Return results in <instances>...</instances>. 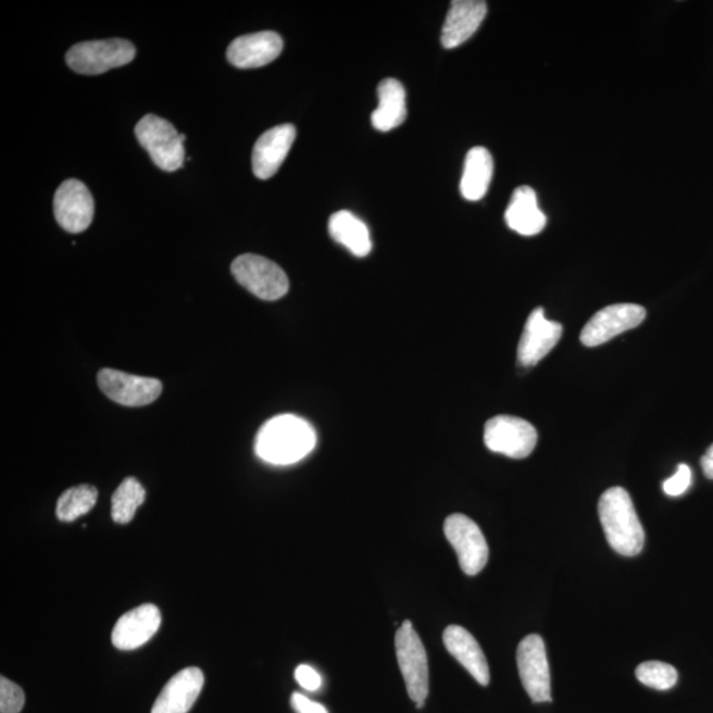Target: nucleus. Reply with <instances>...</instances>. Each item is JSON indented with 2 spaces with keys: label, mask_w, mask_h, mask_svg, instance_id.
<instances>
[{
  "label": "nucleus",
  "mask_w": 713,
  "mask_h": 713,
  "mask_svg": "<svg viewBox=\"0 0 713 713\" xmlns=\"http://www.w3.org/2000/svg\"><path fill=\"white\" fill-rule=\"evenodd\" d=\"M146 500V490L137 478L123 479L112 498V516L116 524L126 525L134 520L138 508Z\"/></svg>",
  "instance_id": "24"
},
{
  "label": "nucleus",
  "mask_w": 713,
  "mask_h": 713,
  "mask_svg": "<svg viewBox=\"0 0 713 713\" xmlns=\"http://www.w3.org/2000/svg\"><path fill=\"white\" fill-rule=\"evenodd\" d=\"M283 51V40L273 30L239 36L227 48L226 57L239 70H253L273 63Z\"/></svg>",
  "instance_id": "14"
},
{
  "label": "nucleus",
  "mask_w": 713,
  "mask_h": 713,
  "mask_svg": "<svg viewBox=\"0 0 713 713\" xmlns=\"http://www.w3.org/2000/svg\"><path fill=\"white\" fill-rule=\"evenodd\" d=\"M204 674L187 667L172 676L153 703L151 713H188L204 687Z\"/></svg>",
  "instance_id": "17"
},
{
  "label": "nucleus",
  "mask_w": 713,
  "mask_h": 713,
  "mask_svg": "<svg viewBox=\"0 0 713 713\" xmlns=\"http://www.w3.org/2000/svg\"><path fill=\"white\" fill-rule=\"evenodd\" d=\"M317 436L299 416L279 415L264 423L255 439L258 458L274 465L298 463L315 450Z\"/></svg>",
  "instance_id": "1"
},
{
  "label": "nucleus",
  "mask_w": 713,
  "mask_h": 713,
  "mask_svg": "<svg viewBox=\"0 0 713 713\" xmlns=\"http://www.w3.org/2000/svg\"><path fill=\"white\" fill-rule=\"evenodd\" d=\"M495 164L490 152L484 147H475L465 159L463 177H461L460 190L463 198L470 201H478L487 195L491 177H493Z\"/></svg>",
  "instance_id": "22"
},
{
  "label": "nucleus",
  "mask_w": 713,
  "mask_h": 713,
  "mask_svg": "<svg viewBox=\"0 0 713 713\" xmlns=\"http://www.w3.org/2000/svg\"><path fill=\"white\" fill-rule=\"evenodd\" d=\"M484 441L491 452L520 460L530 456L537 447L538 434L533 424L522 417L498 415L485 424Z\"/></svg>",
  "instance_id": "7"
},
{
  "label": "nucleus",
  "mask_w": 713,
  "mask_h": 713,
  "mask_svg": "<svg viewBox=\"0 0 713 713\" xmlns=\"http://www.w3.org/2000/svg\"><path fill=\"white\" fill-rule=\"evenodd\" d=\"M162 624V614L158 606L145 604L128 611L116 621L112 641L120 650H135L157 635Z\"/></svg>",
  "instance_id": "15"
},
{
  "label": "nucleus",
  "mask_w": 713,
  "mask_h": 713,
  "mask_svg": "<svg viewBox=\"0 0 713 713\" xmlns=\"http://www.w3.org/2000/svg\"><path fill=\"white\" fill-rule=\"evenodd\" d=\"M599 516L608 543L623 556H637L645 545V531L631 498L624 488L604 491L599 501Z\"/></svg>",
  "instance_id": "2"
},
{
  "label": "nucleus",
  "mask_w": 713,
  "mask_h": 713,
  "mask_svg": "<svg viewBox=\"0 0 713 713\" xmlns=\"http://www.w3.org/2000/svg\"><path fill=\"white\" fill-rule=\"evenodd\" d=\"M135 135L160 170L175 172L184 165L186 135L178 134L168 121L149 114L135 127Z\"/></svg>",
  "instance_id": "4"
},
{
  "label": "nucleus",
  "mask_w": 713,
  "mask_h": 713,
  "mask_svg": "<svg viewBox=\"0 0 713 713\" xmlns=\"http://www.w3.org/2000/svg\"><path fill=\"white\" fill-rule=\"evenodd\" d=\"M702 468L706 478L713 479V458L709 453H705L702 460Z\"/></svg>",
  "instance_id": "31"
},
{
  "label": "nucleus",
  "mask_w": 713,
  "mask_h": 713,
  "mask_svg": "<svg viewBox=\"0 0 713 713\" xmlns=\"http://www.w3.org/2000/svg\"><path fill=\"white\" fill-rule=\"evenodd\" d=\"M297 128L290 123L272 128L257 140L253 150L254 175L261 180L273 177L282 167L288 152H290Z\"/></svg>",
  "instance_id": "16"
},
{
  "label": "nucleus",
  "mask_w": 713,
  "mask_h": 713,
  "mask_svg": "<svg viewBox=\"0 0 713 713\" xmlns=\"http://www.w3.org/2000/svg\"><path fill=\"white\" fill-rule=\"evenodd\" d=\"M295 679L307 691H317L323 685L322 676L309 665H300L295 670Z\"/></svg>",
  "instance_id": "29"
},
{
  "label": "nucleus",
  "mask_w": 713,
  "mask_h": 713,
  "mask_svg": "<svg viewBox=\"0 0 713 713\" xmlns=\"http://www.w3.org/2000/svg\"><path fill=\"white\" fill-rule=\"evenodd\" d=\"M329 235L355 257L364 258L372 251L373 245L367 226L364 221L348 211L332 214Z\"/></svg>",
  "instance_id": "23"
},
{
  "label": "nucleus",
  "mask_w": 713,
  "mask_h": 713,
  "mask_svg": "<svg viewBox=\"0 0 713 713\" xmlns=\"http://www.w3.org/2000/svg\"><path fill=\"white\" fill-rule=\"evenodd\" d=\"M396 651L409 697L416 703V709L422 710L429 691L428 656L411 621H404L398 629Z\"/></svg>",
  "instance_id": "3"
},
{
  "label": "nucleus",
  "mask_w": 713,
  "mask_h": 713,
  "mask_svg": "<svg viewBox=\"0 0 713 713\" xmlns=\"http://www.w3.org/2000/svg\"><path fill=\"white\" fill-rule=\"evenodd\" d=\"M563 334L562 324L545 317V311L531 312L525 324L518 346V362L522 366L537 365L555 348Z\"/></svg>",
  "instance_id": "13"
},
{
  "label": "nucleus",
  "mask_w": 713,
  "mask_h": 713,
  "mask_svg": "<svg viewBox=\"0 0 713 713\" xmlns=\"http://www.w3.org/2000/svg\"><path fill=\"white\" fill-rule=\"evenodd\" d=\"M53 208L59 225L73 235L88 229L95 217V200L85 184L75 178L61 184Z\"/></svg>",
  "instance_id": "12"
},
{
  "label": "nucleus",
  "mask_w": 713,
  "mask_h": 713,
  "mask_svg": "<svg viewBox=\"0 0 713 713\" xmlns=\"http://www.w3.org/2000/svg\"><path fill=\"white\" fill-rule=\"evenodd\" d=\"M442 641H445L448 653L477 680V684L489 685L490 672L487 656L468 630L459 625L448 626L442 633Z\"/></svg>",
  "instance_id": "19"
},
{
  "label": "nucleus",
  "mask_w": 713,
  "mask_h": 713,
  "mask_svg": "<svg viewBox=\"0 0 713 713\" xmlns=\"http://www.w3.org/2000/svg\"><path fill=\"white\" fill-rule=\"evenodd\" d=\"M98 386L104 396L126 408L151 404L163 391L159 379L133 376L114 368H102L98 373Z\"/></svg>",
  "instance_id": "11"
},
{
  "label": "nucleus",
  "mask_w": 713,
  "mask_h": 713,
  "mask_svg": "<svg viewBox=\"0 0 713 713\" xmlns=\"http://www.w3.org/2000/svg\"><path fill=\"white\" fill-rule=\"evenodd\" d=\"M522 685L534 703L551 702V676L543 638L530 635L516 649Z\"/></svg>",
  "instance_id": "9"
},
{
  "label": "nucleus",
  "mask_w": 713,
  "mask_h": 713,
  "mask_svg": "<svg viewBox=\"0 0 713 713\" xmlns=\"http://www.w3.org/2000/svg\"><path fill=\"white\" fill-rule=\"evenodd\" d=\"M445 534L456 551L463 573L476 576L481 573L489 559V547L481 528L464 514H452L445 522Z\"/></svg>",
  "instance_id": "8"
},
{
  "label": "nucleus",
  "mask_w": 713,
  "mask_h": 713,
  "mask_svg": "<svg viewBox=\"0 0 713 713\" xmlns=\"http://www.w3.org/2000/svg\"><path fill=\"white\" fill-rule=\"evenodd\" d=\"M379 104L372 114V123L378 132L395 130L408 118L405 90L396 78H385L378 86Z\"/></svg>",
  "instance_id": "21"
},
{
  "label": "nucleus",
  "mask_w": 713,
  "mask_h": 713,
  "mask_svg": "<svg viewBox=\"0 0 713 713\" xmlns=\"http://www.w3.org/2000/svg\"><path fill=\"white\" fill-rule=\"evenodd\" d=\"M98 490L93 485H78L64 491L59 498L57 515L60 521L73 522L95 508Z\"/></svg>",
  "instance_id": "25"
},
{
  "label": "nucleus",
  "mask_w": 713,
  "mask_h": 713,
  "mask_svg": "<svg viewBox=\"0 0 713 713\" xmlns=\"http://www.w3.org/2000/svg\"><path fill=\"white\" fill-rule=\"evenodd\" d=\"M291 704L298 713H328L323 704L313 702V700L299 692L292 693Z\"/></svg>",
  "instance_id": "30"
},
{
  "label": "nucleus",
  "mask_w": 713,
  "mask_h": 713,
  "mask_svg": "<svg viewBox=\"0 0 713 713\" xmlns=\"http://www.w3.org/2000/svg\"><path fill=\"white\" fill-rule=\"evenodd\" d=\"M645 318L647 310L638 304L620 303L605 307L583 328L580 341L589 348L602 346L624 332L637 328Z\"/></svg>",
  "instance_id": "10"
},
{
  "label": "nucleus",
  "mask_w": 713,
  "mask_h": 713,
  "mask_svg": "<svg viewBox=\"0 0 713 713\" xmlns=\"http://www.w3.org/2000/svg\"><path fill=\"white\" fill-rule=\"evenodd\" d=\"M135 53L132 42L123 39L85 41L70 49L66 64L79 75L96 76L130 64Z\"/></svg>",
  "instance_id": "5"
},
{
  "label": "nucleus",
  "mask_w": 713,
  "mask_h": 713,
  "mask_svg": "<svg viewBox=\"0 0 713 713\" xmlns=\"http://www.w3.org/2000/svg\"><path fill=\"white\" fill-rule=\"evenodd\" d=\"M26 703V695L22 688L5 679L0 678V713H20Z\"/></svg>",
  "instance_id": "27"
},
{
  "label": "nucleus",
  "mask_w": 713,
  "mask_h": 713,
  "mask_svg": "<svg viewBox=\"0 0 713 713\" xmlns=\"http://www.w3.org/2000/svg\"><path fill=\"white\" fill-rule=\"evenodd\" d=\"M505 220L510 229L521 236H537L545 229L547 217L539 209L537 193L533 188L522 186L514 190Z\"/></svg>",
  "instance_id": "20"
},
{
  "label": "nucleus",
  "mask_w": 713,
  "mask_h": 713,
  "mask_svg": "<svg viewBox=\"0 0 713 713\" xmlns=\"http://www.w3.org/2000/svg\"><path fill=\"white\" fill-rule=\"evenodd\" d=\"M706 453H709L710 456L713 458V445L709 448V451H706Z\"/></svg>",
  "instance_id": "32"
},
{
  "label": "nucleus",
  "mask_w": 713,
  "mask_h": 713,
  "mask_svg": "<svg viewBox=\"0 0 713 713\" xmlns=\"http://www.w3.org/2000/svg\"><path fill=\"white\" fill-rule=\"evenodd\" d=\"M692 473L690 466L680 464L673 477L663 483V491L670 497H679L690 488Z\"/></svg>",
  "instance_id": "28"
},
{
  "label": "nucleus",
  "mask_w": 713,
  "mask_h": 713,
  "mask_svg": "<svg viewBox=\"0 0 713 713\" xmlns=\"http://www.w3.org/2000/svg\"><path fill=\"white\" fill-rule=\"evenodd\" d=\"M636 676L643 686L658 691H666L678 681V672L668 663L660 661L643 662L636 670Z\"/></svg>",
  "instance_id": "26"
},
{
  "label": "nucleus",
  "mask_w": 713,
  "mask_h": 713,
  "mask_svg": "<svg viewBox=\"0 0 713 713\" xmlns=\"http://www.w3.org/2000/svg\"><path fill=\"white\" fill-rule=\"evenodd\" d=\"M232 274L239 285L262 300H278L288 292L290 282L285 272L267 258L245 254L232 263Z\"/></svg>",
  "instance_id": "6"
},
{
  "label": "nucleus",
  "mask_w": 713,
  "mask_h": 713,
  "mask_svg": "<svg viewBox=\"0 0 713 713\" xmlns=\"http://www.w3.org/2000/svg\"><path fill=\"white\" fill-rule=\"evenodd\" d=\"M487 12V2L483 0H454L442 27L441 45L447 49L464 45L481 26Z\"/></svg>",
  "instance_id": "18"
}]
</instances>
